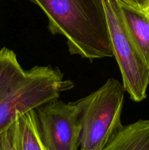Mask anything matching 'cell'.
<instances>
[{"instance_id":"4fadbf2b","label":"cell","mask_w":149,"mask_h":150,"mask_svg":"<svg viewBox=\"0 0 149 150\" xmlns=\"http://www.w3.org/2000/svg\"><path fill=\"white\" fill-rule=\"evenodd\" d=\"M118 1H121V2L126 3V4H129V0H118Z\"/></svg>"},{"instance_id":"277c9868","label":"cell","mask_w":149,"mask_h":150,"mask_svg":"<svg viewBox=\"0 0 149 150\" xmlns=\"http://www.w3.org/2000/svg\"><path fill=\"white\" fill-rule=\"evenodd\" d=\"M103 2L113 57L119 67L123 86L131 100L141 102L147 98L149 67L127 35L117 0H103Z\"/></svg>"},{"instance_id":"6da1fadb","label":"cell","mask_w":149,"mask_h":150,"mask_svg":"<svg viewBox=\"0 0 149 150\" xmlns=\"http://www.w3.org/2000/svg\"><path fill=\"white\" fill-rule=\"evenodd\" d=\"M74 86L58 67L34 66L24 70L15 53L0 49V134L14 123L18 113L28 112L58 99Z\"/></svg>"},{"instance_id":"52a82bcc","label":"cell","mask_w":149,"mask_h":150,"mask_svg":"<svg viewBox=\"0 0 149 150\" xmlns=\"http://www.w3.org/2000/svg\"><path fill=\"white\" fill-rule=\"evenodd\" d=\"M102 150H149V120L123 126Z\"/></svg>"},{"instance_id":"7a4b0ae2","label":"cell","mask_w":149,"mask_h":150,"mask_svg":"<svg viewBox=\"0 0 149 150\" xmlns=\"http://www.w3.org/2000/svg\"><path fill=\"white\" fill-rule=\"evenodd\" d=\"M48 19L52 35L67 40L69 52L92 62L113 57L103 0H31Z\"/></svg>"},{"instance_id":"5bb4252c","label":"cell","mask_w":149,"mask_h":150,"mask_svg":"<svg viewBox=\"0 0 149 150\" xmlns=\"http://www.w3.org/2000/svg\"><path fill=\"white\" fill-rule=\"evenodd\" d=\"M0 1H1V0H0Z\"/></svg>"},{"instance_id":"8fae6325","label":"cell","mask_w":149,"mask_h":150,"mask_svg":"<svg viewBox=\"0 0 149 150\" xmlns=\"http://www.w3.org/2000/svg\"><path fill=\"white\" fill-rule=\"evenodd\" d=\"M105 144L106 143H102L100 145H99V146H96L95 148H93V149H80V150H102V148L104 147V146L105 145Z\"/></svg>"},{"instance_id":"7c38bea8","label":"cell","mask_w":149,"mask_h":150,"mask_svg":"<svg viewBox=\"0 0 149 150\" xmlns=\"http://www.w3.org/2000/svg\"><path fill=\"white\" fill-rule=\"evenodd\" d=\"M145 11L146 13H147L148 14V16H149V1H148V3L147 7H146V9H145Z\"/></svg>"},{"instance_id":"9c48e42d","label":"cell","mask_w":149,"mask_h":150,"mask_svg":"<svg viewBox=\"0 0 149 150\" xmlns=\"http://www.w3.org/2000/svg\"><path fill=\"white\" fill-rule=\"evenodd\" d=\"M0 150H18L15 138V122L0 134Z\"/></svg>"},{"instance_id":"3957f363","label":"cell","mask_w":149,"mask_h":150,"mask_svg":"<svg viewBox=\"0 0 149 150\" xmlns=\"http://www.w3.org/2000/svg\"><path fill=\"white\" fill-rule=\"evenodd\" d=\"M124 86L110 78L100 88L75 101L80 111V149H93L107 143L123 127Z\"/></svg>"},{"instance_id":"5b68a950","label":"cell","mask_w":149,"mask_h":150,"mask_svg":"<svg viewBox=\"0 0 149 150\" xmlns=\"http://www.w3.org/2000/svg\"><path fill=\"white\" fill-rule=\"evenodd\" d=\"M42 142L47 150H78L81 125L75 102L58 99L35 109Z\"/></svg>"},{"instance_id":"8992f818","label":"cell","mask_w":149,"mask_h":150,"mask_svg":"<svg viewBox=\"0 0 149 150\" xmlns=\"http://www.w3.org/2000/svg\"><path fill=\"white\" fill-rule=\"evenodd\" d=\"M118 9L129 38L149 67V16L145 11L118 1Z\"/></svg>"},{"instance_id":"ba28073f","label":"cell","mask_w":149,"mask_h":150,"mask_svg":"<svg viewBox=\"0 0 149 150\" xmlns=\"http://www.w3.org/2000/svg\"><path fill=\"white\" fill-rule=\"evenodd\" d=\"M15 138L18 150H47L42 142L35 110L18 113L15 121Z\"/></svg>"},{"instance_id":"30bf717a","label":"cell","mask_w":149,"mask_h":150,"mask_svg":"<svg viewBox=\"0 0 149 150\" xmlns=\"http://www.w3.org/2000/svg\"><path fill=\"white\" fill-rule=\"evenodd\" d=\"M149 0H129V5L138 8L140 10H145Z\"/></svg>"}]
</instances>
